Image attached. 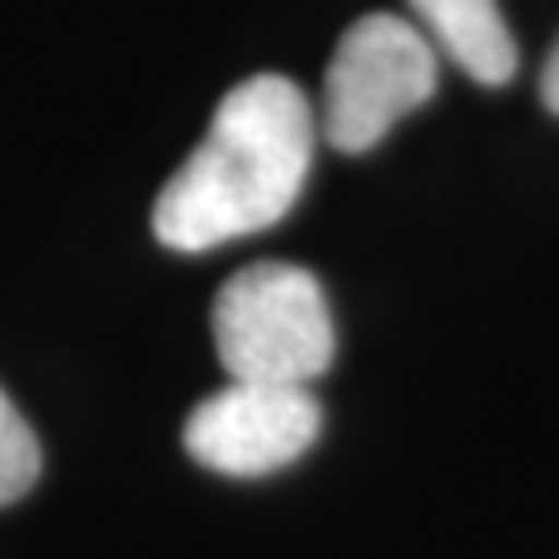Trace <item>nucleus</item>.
<instances>
[{
  "label": "nucleus",
  "instance_id": "obj_7",
  "mask_svg": "<svg viewBox=\"0 0 559 559\" xmlns=\"http://www.w3.org/2000/svg\"><path fill=\"white\" fill-rule=\"evenodd\" d=\"M539 96H543V104L559 117V38H556V46H551V55H547V67H543Z\"/></svg>",
  "mask_w": 559,
  "mask_h": 559
},
{
  "label": "nucleus",
  "instance_id": "obj_5",
  "mask_svg": "<svg viewBox=\"0 0 559 559\" xmlns=\"http://www.w3.org/2000/svg\"><path fill=\"white\" fill-rule=\"evenodd\" d=\"M431 46L485 87H501L519 71V46L498 0H406Z\"/></svg>",
  "mask_w": 559,
  "mask_h": 559
},
{
  "label": "nucleus",
  "instance_id": "obj_3",
  "mask_svg": "<svg viewBox=\"0 0 559 559\" xmlns=\"http://www.w3.org/2000/svg\"><path fill=\"white\" fill-rule=\"evenodd\" d=\"M440 87V50L399 13L357 17L323 75V138L344 154L373 150Z\"/></svg>",
  "mask_w": 559,
  "mask_h": 559
},
{
  "label": "nucleus",
  "instance_id": "obj_1",
  "mask_svg": "<svg viewBox=\"0 0 559 559\" xmlns=\"http://www.w3.org/2000/svg\"><path fill=\"white\" fill-rule=\"evenodd\" d=\"M316 154V117L286 75H253L221 100L207 138L166 179L154 203V237L203 253L278 224Z\"/></svg>",
  "mask_w": 559,
  "mask_h": 559
},
{
  "label": "nucleus",
  "instance_id": "obj_4",
  "mask_svg": "<svg viewBox=\"0 0 559 559\" xmlns=\"http://www.w3.org/2000/svg\"><path fill=\"white\" fill-rule=\"evenodd\" d=\"M320 419L311 385L228 381L221 394L203 399L191 411L182 443L212 473L265 477L295 464L316 443Z\"/></svg>",
  "mask_w": 559,
  "mask_h": 559
},
{
  "label": "nucleus",
  "instance_id": "obj_6",
  "mask_svg": "<svg viewBox=\"0 0 559 559\" xmlns=\"http://www.w3.org/2000/svg\"><path fill=\"white\" fill-rule=\"evenodd\" d=\"M41 448L29 431V423L17 415V406L0 390V506L25 498L38 480Z\"/></svg>",
  "mask_w": 559,
  "mask_h": 559
},
{
  "label": "nucleus",
  "instance_id": "obj_2",
  "mask_svg": "<svg viewBox=\"0 0 559 559\" xmlns=\"http://www.w3.org/2000/svg\"><path fill=\"white\" fill-rule=\"evenodd\" d=\"M212 336L233 381L311 385L336 357L320 282L286 261H258L221 286Z\"/></svg>",
  "mask_w": 559,
  "mask_h": 559
}]
</instances>
